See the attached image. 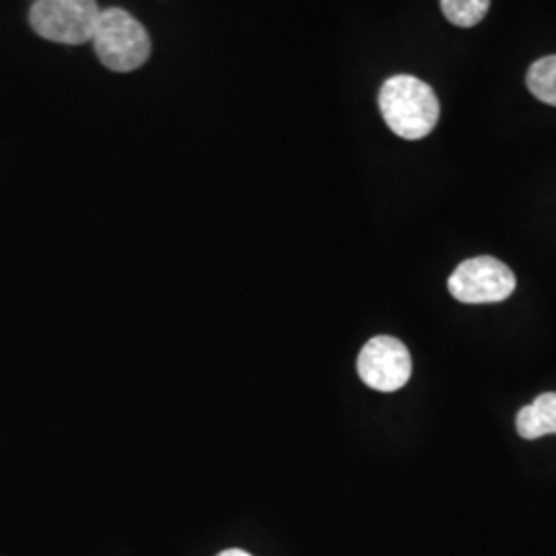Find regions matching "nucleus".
Wrapping results in <instances>:
<instances>
[{"instance_id": "nucleus-3", "label": "nucleus", "mask_w": 556, "mask_h": 556, "mask_svg": "<svg viewBox=\"0 0 556 556\" xmlns=\"http://www.w3.org/2000/svg\"><path fill=\"white\" fill-rule=\"evenodd\" d=\"M100 15L96 0H36L29 23L43 40L80 46L93 40Z\"/></svg>"}, {"instance_id": "nucleus-2", "label": "nucleus", "mask_w": 556, "mask_h": 556, "mask_svg": "<svg viewBox=\"0 0 556 556\" xmlns=\"http://www.w3.org/2000/svg\"><path fill=\"white\" fill-rule=\"evenodd\" d=\"M91 41L101 64L116 73L137 71L151 56V38L147 29L130 13L116 7L101 11Z\"/></svg>"}, {"instance_id": "nucleus-4", "label": "nucleus", "mask_w": 556, "mask_h": 556, "mask_svg": "<svg viewBox=\"0 0 556 556\" xmlns=\"http://www.w3.org/2000/svg\"><path fill=\"white\" fill-rule=\"evenodd\" d=\"M516 275L501 260L478 256L457 266L447 280L452 298L459 303H498L516 291Z\"/></svg>"}, {"instance_id": "nucleus-1", "label": "nucleus", "mask_w": 556, "mask_h": 556, "mask_svg": "<svg viewBox=\"0 0 556 556\" xmlns=\"http://www.w3.org/2000/svg\"><path fill=\"white\" fill-rule=\"evenodd\" d=\"M379 110L388 128L406 140L425 139L439 119V100L425 80L397 75L386 80L379 91Z\"/></svg>"}, {"instance_id": "nucleus-8", "label": "nucleus", "mask_w": 556, "mask_h": 556, "mask_svg": "<svg viewBox=\"0 0 556 556\" xmlns=\"http://www.w3.org/2000/svg\"><path fill=\"white\" fill-rule=\"evenodd\" d=\"M491 0H441V11L457 27H475L486 17Z\"/></svg>"}, {"instance_id": "nucleus-7", "label": "nucleus", "mask_w": 556, "mask_h": 556, "mask_svg": "<svg viewBox=\"0 0 556 556\" xmlns=\"http://www.w3.org/2000/svg\"><path fill=\"white\" fill-rule=\"evenodd\" d=\"M528 89L536 100L556 105V56L536 60L528 71Z\"/></svg>"}, {"instance_id": "nucleus-6", "label": "nucleus", "mask_w": 556, "mask_h": 556, "mask_svg": "<svg viewBox=\"0 0 556 556\" xmlns=\"http://www.w3.org/2000/svg\"><path fill=\"white\" fill-rule=\"evenodd\" d=\"M517 433L523 439H540L556 433V394L538 396L530 406L521 408L516 420Z\"/></svg>"}, {"instance_id": "nucleus-9", "label": "nucleus", "mask_w": 556, "mask_h": 556, "mask_svg": "<svg viewBox=\"0 0 556 556\" xmlns=\"http://www.w3.org/2000/svg\"><path fill=\"white\" fill-rule=\"evenodd\" d=\"M217 556H252L248 551H241V548H227V551H223Z\"/></svg>"}, {"instance_id": "nucleus-5", "label": "nucleus", "mask_w": 556, "mask_h": 556, "mask_svg": "<svg viewBox=\"0 0 556 556\" xmlns=\"http://www.w3.org/2000/svg\"><path fill=\"white\" fill-rule=\"evenodd\" d=\"M358 378L371 390L396 392L413 376V358L402 340L394 337L371 338L357 358Z\"/></svg>"}]
</instances>
